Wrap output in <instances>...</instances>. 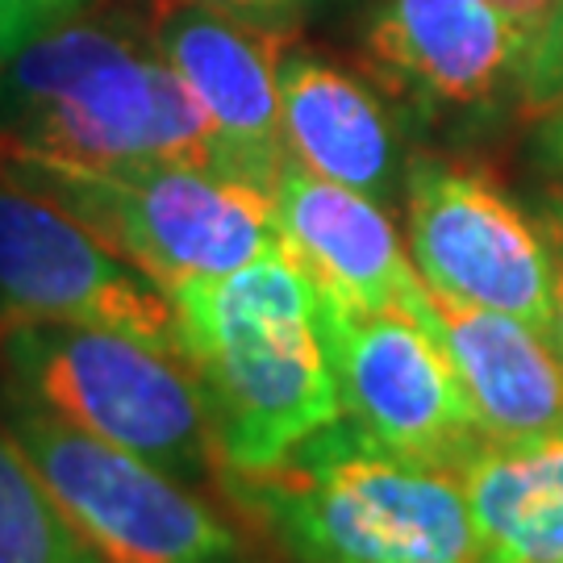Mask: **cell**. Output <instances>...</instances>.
I'll return each instance as SVG.
<instances>
[{
    "label": "cell",
    "instance_id": "obj_11",
    "mask_svg": "<svg viewBox=\"0 0 563 563\" xmlns=\"http://www.w3.org/2000/svg\"><path fill=\"white\" fill-rule=\"evenodd\" d=\"M151 38L213 121L230 172L276 192L288 167L280 125V51L288 34L176 0L151 25Z\"/></svg>",
    "mask_w": 563,
    "mask_h": 563
},
{
    "label": "cell",
    "instance_id": "obj_6",
    "mask_svg": "<svg viewBox=\"0 0 563 563\" xmlns=\"http://www.w3.org/2000/svg\"><path fill=\"white\" fill-rule=\"evenodd\" d=\"M21 184L76 213L167 301L188 284L239 272L280 246L276 192L213 167H134Z\"/></svg>",
    "mask_w": 563,
    "mask_h": 563
},
{
    "label": "cell",
    "instance_id": "obj_4",
    "mask_svg": "<svg viewBox=\"0 0 563 563\" xmlns=\"http://www.w3.org/2000/svg\"><path fill=\"white\" fill-rule=\"evenodd\" d=\"M0 384L172 481L218 488L222 463L201 388L172 351L101 325L18 322L0 330Z\"/></svg>",
    "mask_w": 563,
    "mask_h": 563
},
{
    "label": "cell",
    "instance_id": "obj_3",
    "mask_svg": "<svg viewBox=\"0 0 563 563\" xmlns=\"http://www.w3.org/2000/svg\"><path fill=\"white\" fill-rule=\"evenodd\" d=\"M218 493L292 563H476L460 476L346 413L263 472H222Z\"/></svg>",
    "mask_w": 563,
    "mask_h": 563
},
{
    "label": "cell",
    "instance_id": "obj_15",
    "mask_svg": "<svg viewBox=\"0 0 563 563\" xmlns=\"http://www.w3.org/2000/svg\"><path fill=\"white\" fill-rule=\"evenodd\" d=\"M476 563H563V430L488 443L460 463Z\"/></svg>",
    "mask_w": 563,
    "mask_h": 563
},
{
    "label": "cell",
    "instance_id": "obj_13",
    "mask_svg": "<svg viewBox=\"0 0 563 563\" xmlns=\"http://www.w3.org/2000/svg\"><path fill=\"white\" fill-rule=\"evenodd\" d=\"M280 125L292 167L363 197L388 201L405 188V151L397 118L372 84L318 51H280Z\"/></svg>",
    "mask_w": 563,
    "mask_h": 563
},
{
    "label": "cell",
    "instance_id": "obj_2",
    "mask_svg": "<svg viewBox=\"0 0 563 563\" xmlns=\"http://www.w3.org/2000/svg\"><path fill=\"white\" fill-rule=\"evenodd\" d=\"M172 309L222 472H263L342 418L318 292L284 242L239 272L180 288Z\"/></svg>",
    "mask_w": 563,
    "mask_h": 563
},
{
    "label": "cell",
    "instance_id": "obj_1",
    "mask_svg": "<svg viewBox=\"0 0 563 563\" xmlns=\"http://www.w3.org/2000/svg\"><path fill=\"white\" fill-rule=\"evenodd\" d=\"M0 167L18 180L134 167L230 172L188 84L155 38L118 13H76L0 59Z\"/></svg>",
    "mask_w": 563,
    "mask_h": 563
},
{
    "label": "cell",
    "instance_id": "obj_9",
    "mask_svg": "<svg viewBox=\"0 0 563 563\" xmlns=\"http://www.w3.org/2000/svg\"><path fill=\"white\" fill-rule=\"evenodd\" d=\"M426 318L393 309L367 313L318 292V330L342 413L409 460L460 472L484 434Z\"/></svg>",
    "mask_w": 563,
    "mask_h": 563
},
{
    "label": "cell",
    "instance_id": "obj_5",
    "mask_svg": "<svg viewBox=\"0 0 563 563\" xmlns=\"http://www.w3.org/2000/svg\"><path fill=\"white\" fill-rule=\"evenodd\" d=\"M0 430L104 563H263L197 488L67 426L4 384Z\"/></svg>",
    "mask_w": 563,
    "mask_h": 563
},
{
    "label": "cell",
    "instance_id": "obj_20",
    "mask_svg": "<svg viewBox=\"0 0 563 563\" xmlns=\"http://www.w3.org/2000/svg\"><path fill=\"white\" fill-rule=\"evenodd\" d=\"M539 225L551 251V346L563 360V184L547 197Z\"/></svg>",
    "mask_w": 563,
    "mask_h": 563
},
{
    "label": "cell",
    "instance_id": "obj_22",
    "mask_svg": "<svg viewBox=\"0 0 563 563\" xmlns=\"http://www.w3.org/2000/svg\"><path fill=\"white\" fill-rule=\"evenodd\" d=\"M534 163L543 167L547 176L563 180V101L555 109H547L539 130H534Z\"/></svg>",
    "mask_w": 563,
    "mask_h": 563
},
{
    "label": "cell",
    "instance_id": "obj_21",
    "mask_svg": "<svg viewBox=\"0 0 563 563\" xmlns=\"http://www.w3.org/2000/svg\"><path fill=\"white\" fill-rule=\"evenodd\" d=\"M484 4H488V9H493V13L514 30V34H522L526 46H530L534 34L547 25V18L555 13V4H560V0H484Z\"/></svg>",
    "mask_w": 563,
    "mask_h": 563
},
{
    "label": "cell",
    "instance_id": "obj_18",
    "mask_svg": "<svg viewBox=\"0 0 563 563\" xmlns=\"http://www.w3.org/2000/svg\"><path fill=\"white\" fill-rule=\"evenodd\" d=\"M84 0H0V59H9L18 46L38 38L42 30L76 18Z\"/></svg>",
    "mask_w": 563,
    "mask_h": 563
},
{
    "label": "cell",
    "instance_id": "obj_10",
    "mask_svg": "<svg viewBox=\"0 0 563 563\" xmlns=\"http://www.w3.org/2000/svg\"><path fill=\"white\" fill-rule=\"evenodd\" d=\"M526 38L484 0H380L363 30V71L422 121L488 113L518 92Z\"/></svg>",
    "mask_w": 563,
    "mask_h": 563
},
{
    "label": "cell",
    "instance_id": "obj_8",
    "mask_svg": "<svg viewBox=\"0 0 563 563\" xmlns=\"http://www.w3.org/2000/svg\"><path fill=\"white\" fill-rule=\"evenodd\" d=\"M18 322L101 325L180 355L176 309L159 288L76 213L0 167V330Z\"/></svg>",
    "mask_w": 563,
    "mask_h": 563
},
{
    "label": "cell",
    "instance_id": "obj_7",
    "mask_svg": "<svg viewBox=\"0 0 563 563\" xmlns=\"http://www.w3.org/2000/svg\"><path fill=\"white\" fill-rule=\"evenodd\" d=\"M409 260L430 297L509 313L551 339V251L543 225L467 159L418 155L405 167Z\"/></svg>",
    "mask_w": 563,
    "mask_h": 563
},
{
    "label": "cell",
    "instance_id": "obj_14",
    "mask_svg": "<svg viewBox=\"0 0 563 563\" xmlns=\"http://www.w3.org/2000/svg\"><path fill=\"white\" fill-rule=\"evenodd\" d=\"M426 322L443 342L488 443H522L563 430V360L547 334L509 313L443 297H430Z\"/></svg>",
    "mask_w": 563,
    "mask_h": 563
},
{
    "label": "cell",
    "instance_id": "obj_16",
    "mask_svg": "<svg viewBox=\"0 0 563 563\" xmlns=\"http://www.w3.org/2000/svg\"><path fill=\"white\" fill-rule=\"evenodd\" d=\"M0 563H104L0 430Z\"/></svg>",
    "mask_w": 563,
    "mask_h": 563
},
{
    "label": "cell",
    "instance_id": "obj_19",
    "mask_svg": "<svg viewBox=\"0 0 563 563\" xmlns=\"http://www.w3.org/2000/svg\"><path fill=\"white\" fill-rule=\"evenodd\" d=\"M180 4H201V9H213V13H222V18L246 21V25L267 30V34H288L313 0H180Z\"/></svg>",
    "mask_w": 563,
    "mask_h": 563
},
{
    "label": "cell",
    "instance_id": "obj_17",
    "mask_svg": "<svg viewBox=\"0 0 563 563\" xmlns=\"http://www.w3.org/2000/svg\"><path fill=\"white\" fill-rule=\"evenodd\" d=\"M518 101L534 118H543L547 109H555L563 101V0L555 4V13L547 18L543 30L534 34V42L526 46Z\"/></svg>",
    "mask_w": 563,
    "mask_h": 563
},
{
    "label": "cell",
    "instance_id": "obj_12",
    "mask_svg": "<svg viewBox=\"0 0 563 563\" xmlns=\"http://www.w3.org/2000/svg\"><path fill=\"white\" fill-rule=\"evenodd\" d=\"M276 222L284 251L322 297L367 313H430V292L380 201L288 163Z\"/></svg>",
    "mask_w": 563,
    "mask_h": 563
}]
</instances>
